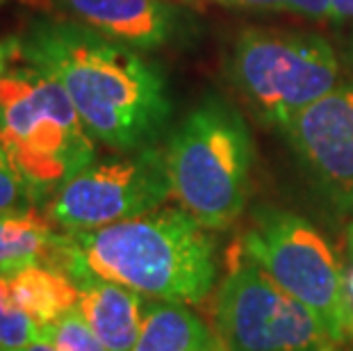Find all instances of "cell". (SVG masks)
Instances as JSON below:
<instances>
[{
    "label": "cell",
    "mask_w": 353,
    "mask_h": 351,
    "mask_svg": "<svg viewBox=\"0 0 353 351\" xmlns=\"http://www.w3.org/2000/svg\"><path fill=\"white\" fill-rule=\"evenodd\" d=\"M214 326L226 351H337L324 324L242 256L223 279Z\"/></svg>",
    "instance_id": "obj_7"
},
{
    "label": "cell",
    "mask_w": 353,
    "mask_h": 351,
    "mask_svg": "<svg viewBox=\"0 0 353 351\" xmlns=\"http://www.w3.org/2000/svg\"><path fill=\"white\" fill-rule=\"evenodd\" d=\"M171 197L208 230L232 226L251 194L253 139L244 117L226 101H201L164 148Z\"/></svg>",
    "instance_id": "obj_4"
},
{
    "label": "cell",
    "mask_w": 353,
    "mask_h": 351,
    "mask_svg": "<svg viewBox=\"0 0 353 351\" xmlns=\"http://www.w3.org/2000/svg\"><path fill=\"white\" fill-rule=\"evenodd\" d=\"M7 285L14 303L23 308L39 326L76 308L80 297L76 281L69 274L43 263L7 274Z\"/></svg>",
    "instance_id": "obj_13"
},
{
    "label": "cell",
    "mask_w": 353,
    "mask_h": 351,
    "mask_svg": "<svg viewBox=\"0 0 353 351\" xmlns=\"http://www.w3.org/2000/svg\"><path fill=\"white\" fill-rule=\"evenodd\" d=\"M17 351H57V349L52 347L50 342H46V340H43V338H39V340L30 342L28 347H23V349H17Z\"/></svg>",
    "instance_id": "obj_20"
},
{
    "label": "cell",
    "mask_w": 353,
    "mask_h": 351,
    "mask_svg": "<svg viewBox=\"0 0 353 351\" xmlns=\"http://www.w3.org/2000/svg\"><path fill=\"white\" fill-rule=\"evenodd\" d=\"M230 76L246 101L283 128L292 117L333 92L340 62L319 34L249 28L232 48Z\"/></svg>",
    "instance_id": "obj_6"
},
{
    "label": "cell",
    "mask_w": 353,
    "mask_h": 351,
    "mask_svg": "<svg viewBox=\"0 0 353 351\" xmlns=\"http://www.w3.org/2000/svg\"><path fill=\"white\" fill-rule=\"evenodd\" d=\"M335 21H353V0H330Z\"/></svg>",
    "instance_id": "obj_19"
},
{
    "label": "cell",
    "mask_w": 353,
    "mask_h": 351,
    "mask_svg": "<svg viewBox=\"0 0 353 351\" xmlns=\"http://www.w3.org/2000/svg\"><path fill=\"white\" fill-rule=\"evenodd\" d=\"M281 130L330 203L353 212V85L335 87Z\"/></svg>",
    "instance_id": "obj_9"
},
{
    "label": "cell",
    "mask_w": 353,
    "mask_h": 351,
    "mask_svg": "<svg viewBox=\"0 0 353 351\" xmlns=\"http://www.w3.org/2000/svg\"><path fill=\"white\" fill-rule=\"evenodd\" d=\"M349 292H351V299H353V272L349 274Z\"/></svg>",
    "instance_id": "obj_24"
},
{
    "label": "cell",
    "mask_w": 353,
    "mask_h": 351,
    "mask_svg": "<svg viewBox=\"0 0 353 351\" xmlns=\"http://www.w3.org/2000/svg\"><path fill=\"white\" fill-rule=\"evenodd\" d=\"M242 256L301 301L337 345L353 342L349 276L310 221L278 208H260L242 237Z\"/></svg>",
    "instance_id": "obj_5"
},
{
    "label": "cell",
    "mask_w": 353,
    "mask_h": 351,
    "mask_svg": "<svg viewBox=\"0 0 353 351\" xmlns=\"http://www.w3.org/2000/svg\"><path fill=\"white\" fill-rule=\"evenodd\" d=\"M3 3H7V0H0V5H3Z\"/></svg>",
    "instance_id": "obj_25"
},
{
    "label": "cell",
    "mask_w": 353,
    "mask_h": 351,
    "mask_svg": "<svg viewBox=\"0 0 353 351\" xmlns=\"http://www.w3.org/2000/svg\"><path fill=\"white\" fill-rule=\"evenodd\" d=\"M76 285L80 290V315L108 351H132L146 312L141 294L96 276H82Z\"/></svg>",
    "instance_id": "obj_11"
},
{
    "label": "cell",
    "mask_w": 353,
    "mask_h": 351,
    "mask_svg": "<svg viewBox=\"0 0 353 351\" xmlns=\"http://www.w3.org/2000/svg\"><path fill=\"white\" fill-rule=\"evenodd\" d=\"M219 3H226V0H219Z\"/></svg>",
    "instance_id": "obj_26"
},
{
    "label": "cell",
    "mask_w": 353,
    "mask_h": 351,
    "mask_svg": "<svg viewBox=\"0 0 353 351\" xmlns=\"http://www.w3.org/2000/svg\"><path fill=\"white\" fill-rule=\"evenodd\" d=\"M132 351H226L219 335L190 305L157 301L146 305Z\"/></svg>",
    "instance_id": "obj_12"
},
{
    "label": "cell",
    "mask_w": 353,
    "mask_h": 351,
    "mask_svg": "<svg viewBox=\"0 0 353 351\" xmlns=\"http://www.w3.org/2000/svg\"><path fill=\"white\" fill-rule=\"evenodd\" d=\"M0 144L32 203L50 201L96 160V141L69 94L28 62L7 66L0 76Z\"/></svg>",
    "instance_id": "obj_3"
},
{
    "label": "cell",
    "mask_w": 353,
    "mask_h": 351,
    "mask_svg": "<svg viewBox=\"0 0 353 351\" xmlns=\"http://www.w3.org/2000/svg\"><path fill=\"white\" fill-rule=\"evenodd\" d=\"M226 5L251 7V10L290 12L314 21L333 19V3L330 0H226Z\"/></svg>",
    "instance_id": "obj_18"
},
{
    "label": "cell",
    "mask_w": 353,
    "mask_h": 351,
    "mask_svg": "<svg viewBox=\"0 0 353 351\" xmlns=\"http://www.w3.org/2000/svg\"><path fill=\"white\" fill-rule=\"evenodd\" d=\"M28 208H34L32 199L14 169L10 155L0 144V212L28 210Z\"/></svg>",
    "instance_id": "obj_17"
},
{
    "label": "cell",
    "mask_w": 353,
    "mask_h": 351,
    "mask_svg": "<svg viewBox=\"0 0 353 351\" xmlns=\"http://www.w3.org/2000/svg\"><path fill=\"white\" fill-rule=\"evenodd\" d=\"M66 19L132 48H157L176 30V10L167 0H48Z\"/></svg>",
    "instance_id": "obj_10"
},
{
    "label": "cell",
    "mask_w": 353,
    "mask_h": 351,
    "mask_svg": "<svg viewBox=\"0 0 353 351\" xmlns=\"http://www.w3.org/2000/svg\"><path fill=\"white\" fill-rule=\"evenodd\" d=\"M347 57H349V64H351V69H353V34H351L349 48H347Z\"/></svg>",
    "instance_id": "obj_23"
},
{
    "label": "cell",
    "mask_w": 353,
    "mask_h": 351,
    "mask_svg": "<svg viewBox=\"0 0 353 351\" xmlns=\"http://www.w3.org/2000/svg\"><path fill=\"white\" fill-rule=\"evenodd\" d=\"M7 53H10L7 46H5V43H0V76H3L5 69H7Z\"/></svg>",
    "instance_id": "obj_21"
},
{
    "label": "cell",
    "mask_w": 353,
    "mask_h": 351,
    "mask_svg": "<svg viewBox=\"0 0 353 351\" xmlns=\"http://www.w3.org/2000/svg\"><path fill=\"white\" fill-rule=\"evenodd\" d=\"M59 233L52 221L34 208L0 212V274H12L28 265H50L55 258Z\"/></svg>",
    "instance_id": "obj_14"
},
{
    "label": "cell",
    "mask_w": 353,
    "mask_h": 351,
    "mask_svg": "<svg viewBox=\"0 0 353 351\" xmlns=\"http://www.w3.org/2000/svg\"><path fill=\"white\" fill-rule=\"evenodd\" d=\"M347 249H349V256H351V263H353V221L347 228Z\"/></svg>",
    "instance_id": "obj_22"
},
{
    "label": "cell",
    "mask_w": 353,
    "mask_h": 351,
    "mask_svg": "<svg viewBox=\"0 0 353 351\" xmlns=\"http://www.w3.org/2000/svg\"><path fill=\"white\" fill-rule=\"evenodd\" d=\"M52 267L73 281L96 276L155 301L196 305L216 281V244L185 208L59 235Z\"/></svg>",
    "instance_id": "obj_2"
},
{
    "label": "cell",
    "mask_w": 353,
    "mask_h": 351,
    "mask_svg": "<svg viewBox=\"0 0 353 351\" xmlns=\"http://www.w3.org/2000/svg\"><path fill=\"white\" fill-rule=\"evenodd\" d=\"M41 338V326L14 303L7 274H0V351H17Z\"/></svg>",
    "instance_id": "obj_15"
},
{
    "label": "cell",
    "mask_w": 353,
    "mask_h": 351,
    "mask_svg": "<svg viewBox=\"0 0 353 351\" xmlns=\"http://www.w3.org/2000/svg\"><path fill=\"white\" fill-rule=\"evenodd\" d=\"M41 338L50 342L57 351H108L99 335L87 324V319L80 315L78 305L43 324Z\"/></svg>",
    "instance_id": "obj_16"
},
{
    "label": "cell",
    "mask_w": 353,
    "mask_h": 351,
    "mask_svg": "<svg viewBox=\"0 0 353 351\" xmlns=\"http://www.w3.org/2000/svg\"><path fill=\"white\" fill-rule=\"evenodd\" d=\"M169 197L164 148L146 146L89 162L52 194L46 217L64 230H92L151 212Z\"/></svg>",
    "instance_id": "obj_8"
},
{
    "label": "cell",
    "mask_w": 353,
    "mask_h": 351,
    "mask_svg": "<svg viewBox=\"0 0 353 351\" xmlns=\"http://www.w3.org/2000/svg\"><path fill=\"white\" fill-rule=\"evenodd\" d=\"M10 43L62 85L94 141L130 153L153 146L162 132L171 114L167 85L132 46L71 19L37 21Z\"/></svg>",
    "instance_id": "obj_1"
}]
</instances>
